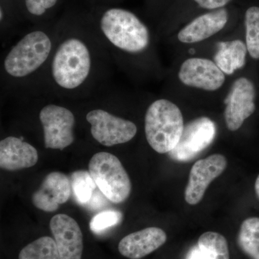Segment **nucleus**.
<instances>
[{
	"label": "nucleus",
	"mask_w": 259,
	"mask_h": 259,
	"mask_svg": "<svg viewBox=\"0 0 259 259\" xmlns=\"http://www.w3.org/2000/svg\"><path fill=\"white\" fill-rule=\"evenodd\" d=\"M105 37L115 47L130 53H139L150 41L147 27L134 13L120 8L107 10L100 20Z\"/></svg>",
	"instance_id": "f03ea898"
},
{
	"label": "nucleus",
	"mask_w": 259,
	"mask_h": 259,
	"mask_svg": "<svg viewBox=\"0 0 259 259\" xmlns=\"http://www.w3.org/2000/svg\"><path fill=\"white\" fill-rule=\"evenodd\" d=\"M50 228L61 259H81L83 235L74 219L66 214H56Z\"/></svg>",
	"instance_id": "f8f14e48"
},
{
	"label": "nucleus",
	"mask_w": 259,
	"mask_h": 259,
	"mask_svg": "<svg viewBox=\"0 0 259 259\" xmlns=\"http://www.w3.org/2000/svg\"><path fill=\"white\" fill-rule=\"evenodd\" d=\"M87 120L91 125L94 139L107 147L125 144L137 134L134 122L103 110H92L87 115Z\"/></svg>",
	"instance_id": "6e6552de"
},
{
	"label": "nucleus",
	"mask_w": 259,
	"mask_h": 259,
	"mask_svg": "<svg viewBox=\"0 0 259 259\" xmlns=\"http://www.w3.org/2000/svg\"><path fill=\"white\" fill-rule=\"evenodd\" d=\"M38 153L32 145L23 139L10 137L0 142V167L6 171H15L35 166Z\"/></svg>",
	"instance_id": "2eb2a0df"
},
{
	"label": "nucleus",
	"mask_w": 259,
	"mask_h": 259,
	"mask_svg": "<svg viewBox=\"0 0 259 259\" xmlns=\"http://www.w3.org/2000/svg\"><path fill=\"white\" fill-rule=\"evenodd\" d=\"M238 243L251 259H259V218H250L242 223Z\"/></svg>",
	"instance_id": "a211bd4d"
},
{
	"label": "nucleus",
	"mask_w": 259,
	"mask_h": 259,
	"mask_svg": "<svg viewBox=\"0 0 259 259\" xmlns=\"http://www.w3.org/2000/svg\"><path fill=\"white\" fill-rule=\"evenodd\" d=\"M90 69V51L79 39H68L58 48L53 60L52 75L61 88H77L88 77Z\"/></svg>",
	"instance_id": "7ed1b4c3"
},
{
	"label": "nucleus",
	"mask_w": 259,
	"mask_h": 259,
	"mask_svg": "<svg viewBox=\"0 0 259 259\" xmlns=\"http://www.w3.org/2000/svg\"><path fill=\"white\" fill-rule=\"evenodd\" d=\"M0 13H1V19H3V10H1V12H0Z\"/></svg>",
	"instance_id": "c85d7f7f"
},
{
	"label": "nucleus",
	"mask_w": 259,
	"mask_h": 259,
	"mask_svg": "<svg viewBox=\"0 0 259 259\" xmlns=\"http://www.w3.org/2000/svg\"><path fill=\"white\" fill-rule=\"evenodd\" d=\"M89 172L97 187L112 203L125 202L131 194V180L118 158L107 152L94 155Z\"/></svg>",
	"instance_id": "20e7f679"
},
{
	"label": "nucleus",
	"mask_w": 259,
	"mask_h": 259,
	"mask_svg": "<svg viewBox=\"0 0 259 259\" xmlns=\"http://www.w3.org/2000/svg\"><path fill=\"white\" fill-rule=\"evenodd\" d=\"M198 246L207 259H229L228 242L220 233L212 231L203 233L199 237Z\"/></svg>",
	"instance_id": "aec40b11"
},
{
	"label": "nucleus",
	"mask_w": 259,
	"mask_h": 259,
	"mask_svg": "<svg viewBox=\"0 0 259 259\" xmlns=\"http://www.w3.org/2000/svg\"><path fill=\"white\" fill-rule=\"evenodd\" d=\"M186 259H207V255L200 249L198 246L192 247L187 255Z\"/></svg>",
	"instance_id": "bb28decb"
},
{
	"label": "nucleus",
	"mask_w": 259,
	"mask_h": 259,
	"mask_svg": "<svg viewBox=\"0 0 259 259\" xmlns=\"http://www.w3.org/2000/svg\"><path fill=\"white\" fill-rule=\"evenodd\" d=\"M245 42L250 57L259 59V8L251 7L245 12Z\"/></svg>",
	"instance_id": "4be33fe9"
},
{
	"label": "nucleus",
	"mask_w": 259,
	"mask_h": 259,
	"mask_svg": "<svg viewBox=\"0 0 259 259\" xmlns=\"http://www.w3.org/2000/svg\"><path fill=\"white\" fill-rule=\"evenodd\" d=\"M183 115L168 100L153 102L145 117V134L148 144L158 153H169L178 144L183 133Z\"/></svg>",
	"instance_id": "f257e3e1"
},
{
	"label": "nucleus",
	"mask_w": 259,
	"mask_h": 259,
	"mask_svg": "<svg viewBox=\"0 0 259 259\" xmlns=\"http://www.w3.org/2000/svg\"><path fill=\"white\" fill-rule=\"evenodd\" d=\"M255 86L250 80L241 77L233 83L224 101L227 128L238 131L244 121L253 115L255 110Z\"/></svg>",
	"instance_id": "1a4fd4ad"
},
{
	"label": "nucleus",
	"mask_w": 259,
	"mask_h": 259,
	"mask_svg": "<svg viewBox=\"0 0 259 259\" xmlns=\"http://www.w3.org/2000/svg\"><path fill=\"white\" fill-rule=\"evenodd\" d=\"M216 133L215 124L208 117H200L191 121L184 127L178 144L168 156L178 162L192 161L210 146Z\"/></svg>",
	"instance_id": "423d86ee"
},
{
	"label": "nucleus",
	"mask_w": 259,
	"mask_h": 259,
	"mask_svg": "<svg viewBox=\"0 0 259 259\" xmlns=\"http://www.w3.org/2000/svg\"><path fill=\"white\" fill-rule=\"evenodd\" d=\"M166 233L159 228L151 227L124 237L118 245L120 254L130 259H141L166 243Z\"/></svg>",
	"instance_id": "4468645a"
},
{
	"label": "nucleus",
	"mask_w": 259,
	"mask_h": 259,
	"mask_svg": "<svg viewBox=\"0 0 259 259\" xmlns=\"http://www.w3.org/2000/svg\"><path fill=\"white\" fill-rule=\"evenodd\" d=\"M70 180L71 192L75 199L78 203L85 205L96 190L97 185L93 177L90 172L79 170L71 175Z\"/></svg>",
	"instance_id": "412c9836"
},
{
	"label": "nucleus",
	"mask_w": 259,
	"mask_h": 259,
	"mask_svg": "<svg viewBox=\"0 0 259 259\" xmlns=\"http://www.w3.org/2000/svg\"><path fill=\"white\" fill-rule=\"evenodd\" d=\"M255 193L257 194V197L259 198V175L258 177H257L256 180H255Z\"/></svg>",
	"instance_id": "cd10ccee"
},
{
	"label": "nucleus",
	"mask_w": 259,
	"mask_h": 259,
	"mask_svg": "<svg viewBox=\"0 0 259 259\" xmlns=\"http://www.w3.org/2000/svg\"><path fill=\"white\" fill-rule=\"evenodd\" d=\"M72 193L70 178L61 172L49 174L41 185L32 195V203L44 212H55L66 203Z\"/></svg>",
	"instance_id": "ddd939ff"
},
{
	"label": "nucleus",
	"mask_w": 259,
	"mask_h": 259,
	"mask_svg": "<svg viewBox=\"0 0 259 259\" xmlns=\"http://www.w3.org/2000/svg\"><path fill=\"white\" fill-rule=\"evenodd\" d=\"M18 259H61L54 238L41 237L29 243L19 253Z\"/></svg>",
	"instance_id": "6ab92c4d"
},
{
	"label": "nucleus",
	"mask_w": 259,
	"mask_h": 259,
	"mask_svg": "<svg viewBox=\"0 0 259 259\" xmlns=\"http://www.w3.org/2000/svg\"><path fill=\"white\" fill-rule=\"evenodd\" d=\"M217 47L214 63L225 74H233L245 66L248 49L244 42L240 40L219 42Z\"/></svg>",
	"instance_id": "f3484780"
},
{
	"label": "nucleus",
	"mask_w": 259,
	"mask_h": 259,
	"mask_svg": "<svg viewBox=\"0 0 259 259\" xmlns=\"http://www.w3.org/2000/svg\"><path fill=\"white\" fill-rule=\"evenodd\" d=\"M178 76L184 84L207 91H215L226 81L224 73L217 64L202 58H191L184 61Z\"/></svg>",
	"instance_id": "9b49d317"
},
{
	"label": "nucleus",
	"mask_w": 259,
	"mask_h": 259,
	"mask_svg": "<svg viewBox=\"0 0 259 259\" xmlns=\"http://www.w3.org/2000/svg\"><path fill=\"white\" fill-rule=\"evenodd\" d=\"M121 219L122 214L117 211H103L92 219L90 224V229L95 233H101L108 228L117 226Z\"/></svg>",
	"instance_id": "5701e85b"
},
{
	"label": "nucleus",
	"mask_w": 259,
	"mask_h": 259,
	"mask_svg": "<svg viewBox=\"0 0 259 259\" xmlns=\"http://www.w3.org/2000/svg\"><path fill=\"white\" fill-rule=\"evenodd\" d=\"M107 198L101 191L95 190L90 201L85 204L89 209L95 211L105 208L107 204Z\"/></svg>",
	"instance_id": "393cba45"
},
{
	"label": "nucleus",
	"mask_w": 259,
	"mask_h": 259,
	"mask_svg": "<svg viewBox=\"0 0 259 259\" xmlns=\"http://www.w3.org/2000/svg\"><path fill=\"white\" fill-rule=\"evenodd\" d=\"M228 20V11L223 8L200 15L180 30L179 40L185 44L202 41L223 30Z\"/></svg>",
	"instance_id": "dca6fc26"
},
{
	"label": "nucleus",
	"mask_w": 259,
	"mask_h": 259,
	"mask_svg": "<svg viewBox=\"0 0 259 259\" xmlns=\"http://www.w3.org/2000/svg\"><path fill=\"white\" fill-rule=\"evenodd\" d=\"M39 118L44 129L46 148L63 150L74 142L75 117L67 108L47 105L40 110Z\"/></svg>",
	"instance_id": "0eeeda50"
},
{
	"label": "nucleus",
	"mask_w": 259,
	"mask_h": 259,
	"mask_svg": "<svg viewBox=\"0 0 259 259\" xmlns=\"http://www.w3.org/2000/svg\"><path fill=\"white\" fill-rule=\"evenodd\" d=\"M201 7L207 10H216L222 8L231 0H194Z\"/></svg>",
	"instance_id": "a878e982"
},
{
	"label": "nucleus",
	"mask_w": 259,
	"mask_h": 259,
	"mask_svg": "<svg viewBox=\"0 0 259 259\" xmlns=\"http://www.w3.org/2000/svg\"><path fill=\"white\" fill-rule=\"evenodd\" d=\"M51 48L50 38L45 32H30L8 53L4 61L5 71L15 78L28 76L46 62Z\"/></svg>",
	"instance_id": "39448f33"
},
{
	"label": "nucleus",
	"mask_w": 259,
	"mask_h": 259,
	"mask_svg": "<svg viewBox=\"0 0 259 259\" xmlns=\"http://www.w3.org/2000/svg\"><path fill=\"white\" fill-rule=\"evenodd\" d=\"M226 167V158L221 154H213L196 162L191 169L186 187V202L191 205L200 202L211 182L222 175Z\"/></svg>",
	"instance_id": "9d476101"
},
{
	"label": "nucleus",
	"mask_w": 259,
	"mask_h": 259,
	"mask_svg": "<svg viewBox=\"0 0 259 259\" xmlns=\"http://www.w3.org/2000/svg\"><path fill=\"white\" fill-rule=\"evenodd\" d=\"M27 10L30 14L40 16L44 15L47 10L53 8L57 0H25Z\"/></svg>",
	"instance_id": "b1692460"
}]
</instances>
